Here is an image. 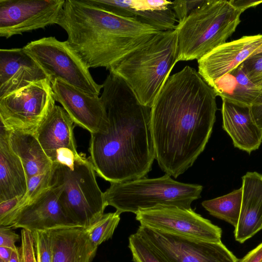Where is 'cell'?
<instances>
[{"label":"cell","mask_w":262,"mask_h":262,"mask_svg":"<svg viewBox=\"0 0 262 262\" xmlns=\"http://www.w3.org/2000/svg\"><path fill=\"white\" fill-rule=\"evenodd\" d=\"M261 43L260 34L226 42L197 60L198 71L209 84L242 63Z\"/></svg>","instance_id":"cell-17"},{"label":"cell","mask_w":262,"mask_h":262,"mask_svg":"<svg viewBox=\"0 0 262 262\" xmlns=\"http://www.w3.org/2000/svg\"><path fill=\"white\" fill-rule=\"evenodd\" d=\"M120 215L116 211L104 214L98 221L86 228L90 239L96 247L112 238L119 223Z\"/></svg>","instance_id":"cell-26"},{"label":"cell","mask_w":262,"mask_h":262,"mask_svg":"<svg viewBox=\"0 0 262 262\" xmlns=\"http://www.w3.org/2000/svg\"><path fill=\"white\" fill-rule=\"evenodd\" d=\"M242 196L241 187L223 196L204 201L202 205L210 215L229 223L235 228L239 217Z\"/></svg>","instance_id":"cell-25"},{"label":"cell","mask_w":262,"mask_h":262,"mask_svg":"<svg viewBox=\"0 0 262 262\" xmlns=\"http://www.w3.org/2000/svg\"><path fill=\"white\" fill-rule=\"evenodd\" d=\"M19 238V236L12 231L11 227L1 226L0 246L8 247L14 250L17 247L15 243Z\"/></svg>","instance_id":"cell-33"},{"label":"cell","mask_w":262,"mask_h":262,"mask_svg":"<svg viewBox=\"0 0 262 262\" xmlns=\"http://www.w3.org/2000/svg\"><path fill=\"white\" fill-rule=\"evenodd\" d=\"M66 0H0V36L57 24Z\"/></svg>","instance_id":"cell-12"},{"label":"cell","mask_w":262,"mask_h":262,"mask_svg":"<svg viewBox=\"0 0 262 262\" xmlns=\"http://www.w3.org/2000/svg\"><path fill=\"white\" fill-rule=\"evenodd\" d=\"M202 190L201 185L180 182L165 174L157 178L111 183L104 198L107 206L114 207L120 214H136L140 209L159 205L191 209L192 202L201 198Z\"/></svg>","instance_id":"cell-7"},{"label":"cell","mask_w":262,"mask_h":262,"mask_svg":"<svg viewBox=\"0 0 262 262\" xmlns=\"http://www.w3.org/2000/svg\"><path fill=\"white\" fill-rule=\"evenodd\" d=\"M23 48L51 82L58 79L91 96H99L102 84L95 81L89 68L67 40L46 37L32 41Z\"/></svg>","instance_id":"cell-8"},{"label":"cell","mask_w":262,"mask_h":262,"mask_svg":"<svg viewBox=\"0 0 262 262\" xmlns=\"http://www.w3.org/2000/svg\"><path fill=\"white\" fill-rule=\"evenodd\" d=\"M52 169L53 167L43 173L33 176L28 180L27 190L15 210L11 224L22 208L51 185Z\"/></svg>","instance_id":"cell-28"},{"label":"cell","mask_w":262,"mask_h":262,"mask_svg":"<svg viewBox=\"0 0 262 262\" xmlns=\"http://www.w3.org/2000/svg\"><path fill=\"white\" fill-rule=\"evenodd\" d=\"M261 52H262V43L251 55H254V54H258V53H261Z\"/></svg>","instance_id":"cell-39"},{"label":"cell","mask_w":262,"mask_h":262,"mask_svg":"<svg viewBox=\"0 0 262 262\" xmlns=\"http://www.w3.org/2000/svg\"><path fill=\"white\" fill-rule=\"evenodd\" d=\"M242 13L229 1L205 0L176 26L178 62L198 60L226 42Z\"/></svg>","instance_id":"cell-5"},{"label":"cell","mask_w":262,"mask_h":262,"mask_svg":"<svg viewBox=\"0 0 262 262\" xmlns=\"http://www.w3.org/2000/svg\"><path fill=\"white\" fill-rule=\"evenodd\" d=\"M262 260V243L248 253L239 262H260Z\"/></svg>","instance_id":"cell-35"},{"label":"cell","mask_w":262,"mask_h":262,"mask_svg":"<svg viewBox=\"0 0 262 262\" xmlns=\"http://www.w3.org/2000/svg\"><path fill=\"white\" fill-rule=\"evenodd\" d=\"M223 128L236 148L250 154L262 143V130L255 123L250 106L222 100Z\"/></svg>","instance_id":"cell-19"},{"label":"cell","mask_w":262,"mask_h":262,"mask_svg":"<svg viewBox=\"0 0 262 262\" xmlns=\"http://www.w3.org/2000/svg\"><path fill=\"white\" fill-rule=\"evenodd\" d=\"M135 214L141 225L155 230L210 242H222V229L191 208L159 205L140 209Z\"/></svg>","instance_id":"cell-11"},{"label":"cell","mask_w":262,"mask_h":262,"mask_svg":"<svg viewBox=\"0 0 262 262\" xmlns=\"http://www.w3.org/2000/svg\"><path fill=\"white\" fill-rule=\"evenodd\" d=\"M32 234L37 262H52V249L48 231H34Z\"/></svg>","instance_id":"cell-29"},{"label":"cell","mask_w":262,"mask_h":262,"mask_svg":"<svg viewBox=\"0 0 262 262\" xmlns=\"http://www.w3.org/2000/svg\"><path fill=\"white\" fill-rule=\"evenodd\" d=\"M9 262H23L21 248L16 247L13 250Z\"/></svg>","instance_id":"cell-38"},{"label":"cell","mask_w":262,"mask_h":262,"mask_svg":"<svg viewBox=\"0 0 262 262\" xmlns=\"http://www.w3.org/2000/svg\"><path fill=\"white\" fill-rule=\"evenodd\" d=\"M205 0L174 1L172 7L178 24L185 19L194 10L200 6Z\"/></svg>","instance_id":"cell-31"},{"label":"cell","mask_w":262,"mask_h":262,"mask_svg":"<svg viewBox=\"0 0 262 262\" xmlns=\"http://www.w3.org/2000/svg\"><path fill=\"white\" fill-rule=\"evenodd\" d=\"M177 62V34L173 30L159 32L108 70L127 83L142 104L151 107Z\"/></svg>","instance_id":"cell-4"},{"label":"cell","mask_w":262,"mask_h":262,"mask_svg":"<svg viewBox=\"0 0 262 262\" xmlns=\"http://www.w3.org/2000/svg\"><path fill=\"white\" fill-rule=\"evenodd\" d=\"M52 262H91L97 247L92 243L86 228L78 226L48 230Z\"/></svg>","instance_id":"cell-21"},{"label":"cell","mask_w":262,"mask_h":262,"mask_svg":"<svg viewBox=\"0 0 262 262\" xmlns=\"http://www.w3.org/2000/svg\"><path fill=\"white\" fill-rule=\"evenodd\" d=\"M230 3L242 13L248 8L256 6L262 3V1L231 0Z\"/></svg>","instance_id":"cell-36"},{"label":"cell","mask_w":262,"mask_h":262,"mask_svg":"<svg viewBox=\"0 0 262 262\" xmlns=\"http://www.w3.org/2000/svg\"><path fill=\"white\" fill-rule=\"evenodd\" d=\"M216 95L195 69L169 75L151 107L156 159L177 178L191 167L211 136Z\"/></svg>","instance_id":"cell-1"},{"label":"cell","mask_w":262,"mask_h":262,"mask_svg":"<svg viewBox=\"0 0 262 262\" xmlns=\"http://www.w3.org/2000/svg\"><path fill=\"white\" fill-rule=\"evenodd\" d=\"M12 251L10 248L0 246V259L4 262H9Z\"/></svg>","instance_id":"cell-37"},{"label":"cell","mask_w":262,"mask_h":262,"mask_svg":"<svg viewBox=\"0 0 262 262\" xmlns=\"http://www.w3.org/2000/svg\"><path fill=\"white\" fill-rule=\"evenodd\" d=\"M260 262H262V260H261V261H260Z\"/></svg>","instance_id":"cell-42"},{"label":"cell","mask_w":262,"mask_h":262,"mask_svg":"<svg viewBox=\"0 0 262 262\" xmlns=\"http://www.w3.org/2000/svg\"><path fill=\"white\" fill-rule=\"evenodd\" d=\"M95 172L83 154L72 167L53 163L51 183L58 187L61 206L75 226L90 227L102 217L107 206Z\"/></svg>","instance_id":"cell-6"},{"label":"cell","mask_w":262,"mask_h":262,"mask_svg":"<svg viewBox=\"0 0 262 262\" xmlns=\"http://www.w3.org/2000/svg\"><path fill=\"white\" fill-rule=\"evenodd\" d=\"M9 141L12 150L23 163L28 181L33 176L52 168L53 163L45 153L34 132L10 130Z\"/></svg>","instance_id":"cell-23"},{"label":"cell","mask_w":262,"mask_h":262,"mask_svg":"<svg viewBox=\"0 0 262 262\" xmlns=\"http://www.w3.org/2000/svg\"><path fill=\"white\" fill-rule=\"evenodd\" d=\"M94 7L124 17L133 18L160 31L173 30L178 20L172 1L165 0H81Z\"/></svg>","instance_id":"cell-15"},{"label":"cell","mask_w":262,"mask_h":262,"mask_svg":"<svg viewBox=\"0 0 262 262\" xmlns=\"http://www.w3.org/2000/svg\"><path fill=\"white\" fill-rule=\"evenodd\" d=\"M58 193V187L51 183L49 188L22 208L10 227L33 232L75 226L64 212Z\"/></svg>","instance_id":"cell-16"},{"label":"cell","mask_w":262,"mask_h":262,"mask_svg":"<svg viewBox=\"0 0 262 262\" xmlns=\"http://www.w3.org/2000/svg\"><path fill=\"white\" fill-rule=\"evenodd\" d=\"M100 96L107 131L91 134L90 160L97 174L120 183L145 177L156 158L151 107L142 104L127 83L110 72Z\"/></svg>","instance_id":"cell-2"},{"label":"cell","mask_w":262,"mask_h":262,"mask_svg":"<svg viewBox=\"0 0 262 262\" xmlns=\"http://www.w3.org/2000/svg\"><path fill=\"white\" fill-rule=\"evenodd\" d=\"M0 262H4V261L0 259Z\"/></svg>","instance_id":"cell-41"},{"label":"cell","mask_w":262,"mask_h":262,"mask_svg":"<svg viewBox=\"0 0 262 262\" xmlns=\"http://www.w3.org/2000/svg\"><path fill=\"white\" fill-rule=\"evenodd\" d=\"M242 64L248 78L257 86L262 79V52L250 55Z\"/></svg>","instance_id":"cell-30"},{"label":"cell","mask_w":262,"mask_h":262,"mask_svg":"<svg viewBox=\"0 0 262 262\" xmlns=\"http://www.w3.org/2000/svg\"><path fill=\"white\" fill-rule=\"evenodd\" d=\"M136 232L168 262H239L222 242L178 235L141 225Z\"/></svg>","instance_id":"cell-10"},{"label":"cell","mask_w":262,"mask_h":262,"mask_svg":"<svg viewBox=\"0 0 262 262\" xmlns=\"http://www.w3.org/2000/svg\"><path fill=\"white\" fill-rule=\"evenodd\" d=\"M128 241V247L134 262H168L137 232L130 235Z\"/></svg>","instance_id":"cell-27"},{"label":"cell","mask_w":262,"mask_h":262,"mask_svg":"<svg viewBox=\"0 0 262 262\" xmlns=\"http://www.w3.org/2000/svg\"><path fill=\"white\" fill-rule=\"evenodd\" d=\"M75 124L65 110L55 105L34 133L53 163L71 166L80 154L74 135Z\"/></svg>","instance_id":"cell-13"},{"label":"cell","mask_w":262,"mask_h":262,"mask_svg":"<svg viewBox=\"0 0 262 262\" xmlns=\"http://www.w3.org/2000/svg\"><path fill=\"white\" fill-rule=\"evenodd\" d=\"M21 239L23 262H37L32 232L23 229Z\"/></svg>","instance_id":"cell-32"},{"label":"cell","mask_w":262,"mask_h":262,"mask_svg":"<svg viewBox=\"0 0 262 262\" xmlns=\"http://www.w3.org/2000/svg\"><path fill=\"white\" fill-rule=\"evenodd\" d=\"M51 83L55 101L75 125L91 134L107 131L108 120L100 97L91 96L58 79Z\"/></svg>","instance_id":"cell-14"},{"label":"cell","mask_w":262,"mask_h":262,"mask_svg":"<svg viewBox=\"0 0 262 262\" xmlns=\"http://www.w3.org/2000/svg\"><path fill=\"white\" fill-rule=\"evenodd\" d=\"M55 101L48 78L33 82L0 99L1 124L9 130L34 132Z\"/></svg>","instance_id":"cell-9"},{"label":"cell","mask_w":262,"mask_h":262,"mask_svg":"<svg viewBox=\"0 0 262 262\" xmlns=\"http://www.w3.org/2000/svg\"><path fill=\"white\" fill-rule=\"evenodd\" d=\"M57 25L90 68L109 70L131 51L161 32L133 18L116 15L83 3L66 0Z\"/></svg>","instance_id":"cell-3"},{"label":"cell","mask_w":262,"mask_h":262,"mask_svg":"<svg viewBox=\"0 0 262 262\" xmlns=\"http://www.w3.org/2000/svg\"><path fill=\"white\" fill-rule=\"evenodd\" d=\"M243 196L235 239L243 243L262 229V174L247 172L242 177Z\"/></svg>","instance_id":"cell-20"},{"label":"cell","mask_w":262,"mask_h":262,"mask_svg":"<svg viewBox=\"0 0 262 262\" xmlns=\"http://www.w3.org/2000/svg\"><path fill=\"white\" fill-rule=\"evenodd\" d=\"M257 86L262 90V79L257 85Z\"/></svg>","instance_id":"cell-40"},{"label":"cell","mask_w":262,"mask_h":262,"mask_svg":"<svg viewBox=\"0 0 262 262\" xmlns=\"http://www.w3.org/2000/svg\"><path fill=\"white\" fill-rule=\"evenodd\" d=\"M48 78L23 48L0 50V99L30 84Z\"/></svg>","instance_id":"cell-18"},{"label":"cell","mask_w":262,"mask_h":262,"mask_svg":"<svg viewBox=\"0 0 262 262\" xmlns=\"http://www.w3.org/2000/svg\"><path fill=\"white\" fill-rule=\"evenodd\" d=\"M250 108L255 123L262 130V91L250 106Z\"/></svg>","instance_id":"cell-34"},{"label":"cell","mask_w":262,"mask_h":262,"mask_svg":"<svg viewBox=\"0 0 262 262\" xmlns=\"http://www.w3.org/2000/svg\"><path fill=\"white\" fill-rule=\"evenodd\" d=\"M0 202L21 199L27 190L26 173L9 141L10 130L0 125Z\"/></svg>","instance_id":"cell-22"},{"label":"cell","mask_w":262,"mask_h":262,"mask_svg":"<svg viewBox=\"0 0 262 262\" xmlns=\"http://www.w3.org/2000/svg\"><path fill=\"white\" fill-rule=\"evenodd\" d=\"M208 85L222 100L247 106L262 91L248 78L242 63Z\"/></svg>","instance_id":"cell-24"}]
</instances>
